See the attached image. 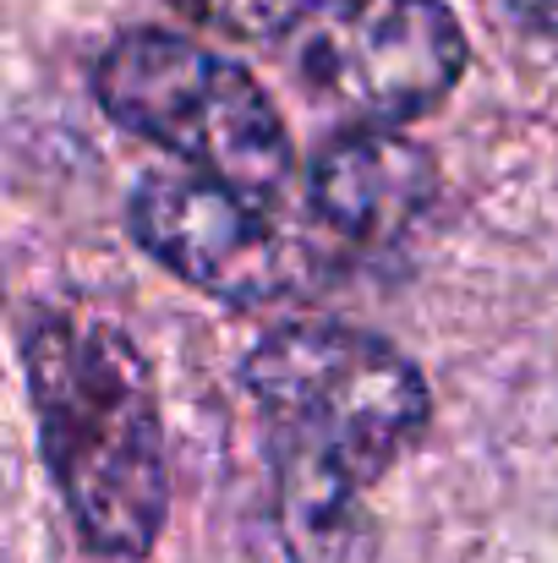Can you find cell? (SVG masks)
Listing matches in <instances>:
<instances>
[{
	"label": "cell",
	"instance_id": "ba28073f",
	"mask_svg": "<svg viewBox=\"0 0 558 563\" xmlns=\"http://www.w3.org/2000/svg\"><path fill=\"white\" fill-rule=\"evenodd\" d=\"M526 22H537V27H548V33H558V0H510Z\"/></svg>",
	"mask_w": 558,
	"mask_h": 563
},
{
	"label": "cell",
	"instance_id": "7a4b0ae2",
	"mask_svg": "<svg viewBox=\"0 0 558 563\" xmlns=\"http://www.w3.org/2000/svg\"><path fill=\"white\" fill-rule=\"evenodd\" d=\"M28 388L77 537L99 559H143L165 526L171 471L138 345L99 318H44L28 334Z\"/></svg>",
	"mask_w": 558,
	"mask_h": 563
},
{
	"label": "cell",
	"instance_id": "6da1fadb",
	"mask_svg": "<svg viewBox=\"0 0 558 563\" xmlns=\"http://www.w3.org/2000/svg\"><path fill=\"white\" fill-rule=\"evenodd\" d=\"M247 388L274 443L291 559L357 563L368 487L427 427L422 373L362 329L296 323L247 356Z\"/></svg>",
	"mask_w": 558,
	"mask_h": 563
},
{
	"label": "cell",
	"instance_id": "3957f363",
	"mask_svg": "<svg viewBox=\"0 0 558 563\" xmlns=\"http://www.w3.org/2000/svg\"><path fill=\"white\" fill-rule=\"evenodd\" d=\"M94 93L116 126L252 202L274 197L291 176V132L252 71L176 33L138 27L116 38L94 71Z\"/></svg>",
	"mask_w": 558,
	"mask_h": 563
},
{
	"label": "cell",
	"instance_id": "8992f818",
	"mask_svg": "<svg viewBox=\"0 0 558 563\" xmlns=\"http://www.w3.org/2000/svg\"><path fill=\"white\" fill-rule=\"evenodd\" d=\"M433 181V159L416 143L394 137L389 126H362L313 159V208L346 235L383 241L427 208Z\"/></svg>",
	"mask_w": 558,
	"mask_h": 563
},
{
	"label": "cell",
	"instance_id": "52a82bcc",
	"mask_svg": "<svg viewBox=\"0 0 558 563\" xmlns=\"http://www.w3.org/2000/svg\"><path fill=\"white\" fill-rule=\"evenodd\" d=\"M186 16L225 27L236 38H263V33H285L291 16L302 11V0H176Z\"/></svg>",
	"mask_w": 558,
	"mask_h": 563
},
{
	"label": "cell",
	"instance_id": "277c9868",
	"mask_svg": "<svg viewBox=\"0 0 558 563\" xmlns=\"http://www.w3.org/2000/svg\"><path fill=\"white\" fill-rule=\"evenodd\" d=\"M285 55L324 104L400 126L449 99L466 71V33L444 0H302Z\"/></svg>",
	"mask_w": 558,
	"mask_h": 563
},
{
	"label": "cell",
	"instance_id": "5b68a950",
	"mask_svg": "<svg viewBox=\"0 0 558 563\" xmlns=\"http://www.w3.org/2000/svg\"><path fill=\"white\" fill-rule=\"evenodd\" d=\"M132 235L176 279L230 307H263L296 285V252L263 202L208 176H149L132 191Z\"/></svg>",
	"mask_w": 558,
	"mask_h": 563
}]
</instances>
